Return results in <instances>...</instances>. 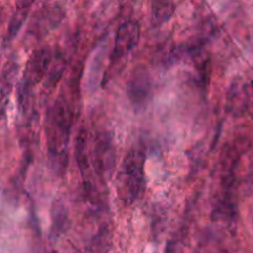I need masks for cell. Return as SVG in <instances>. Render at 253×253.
Listing matches in <instances>:
<instances>
[{
    "label": "cell",
    "mask_w": 253,
    "mask_h": 253,
    "mask_svg": "<svg viewBox=\"0 0 253 253\" xmlns=\"http://www.w3.org/2000/svg\"><path fill=\"white\" fill-rule=\"evenodd\" d=\"M71 125V109L63 99H58L48 111L47 143H48L49 155L52 156V158L57 160V163L62 166H63V163H61L62 158L66 160Z\"/></svg>",
    "instance_id": "cell-1"
},
{
    "label": "cell",
    "mask_w": 253,
    "mask_h": 253,
    "mask_svg": "<svg viewBox=\"0 0 253 253\" xmlns=\"http://www.w3.org/2000/svg\"><path fill=\"white\" fill-rule=\"evenodd\" d=\"M145 161L141 151L132 150L125 156L119 173L118 192L127 204L135 202L141 195L145 185Z\"/></svg>",
    "instance_id": "cell-2"
},
{
    "label": "cell",
    "mask_w": 253,
    "mask_h": 253,
    "mask_svg": "<svg viewBox=\"0 0 253 253\" xmlns=\"http://www.w3.org/2000/svg\"><path fill=\"white\" fill-rule=\"evenodd\" d=\"M52 63L53 54L49 48H40L32 52L24 71V78L20 83L19 101L22 108H25V101L30 95L31 88H34L35 84L39 83L44 76L48 74Z\"/></svg>",
    "instance_id": "cell-3"
},
{
    "label": "cell",
    "mask_w": 253,
    "mask_h": 253,
    "mask_svg": "<svg viewBox=\"0 0 253 253\" xmlns=\"http://www.w3.org/2000/svg\"><path fill=\"white\" fill-rule=\"evenodd\" d=\"M141 34V27L137 21L128 20L119 26L115 35V42H114L113 53L111 59L118 61L127 56L138 43Z\"/></svg>",
    "instance_id": "cell-4"
},
{
    "label": "cell",
    "mask_w": 253,
    "mask_h": 253,
    "mask_svg": "<svg viewBox=\"0 0 253 253\" xmlns=\"http://www.w3.org/2000/svg\"><path fill=\"white\" fill-rule=\"evenodd\" d=\"M127 94L132 104L142 106L151 96V78L146 68L138 67L127 84Z\"/></svg>",
    "instance_id": "cell-5"
},
{
    "label": "cell",
    "mask_w": 253,
    "mask_h": 253,
    "mask_svg": "<svg viewBox=\"0 0 253 253\" xmlns=\"http://www.w3.org/2000/svg\"><path fill=\"white\" fill-rule=\"evenodd\" d=\"M34 2L35 0H17L16 6H15L14 12L11 15V19H10L9 27H7L6 37H5L7 42H11L17 36L22 25L29 17L30 10H31Z\"/></svg>",
    "instance_id": "cell-6"
},
{
    "label": "cell",
    "mask_w": 253,
    "mask_h": 253,
    "mask_svg": "<svg viewBox=\"0 0 253 253\" xmlns=\"http://www.w3.org/2000/svg\"><path fill=\"white\" fill-rule=\"evenodd\" d=\"M151 16L155 26H161L172 19L175 12L174 0H150Z\"/></svg>",
    "instance_id": "cell-7"
},
{
    "label": "cell",
    "mask_w": 253,
    "mask_h": 253,
    "mask_svg": "<svg viewBox=\"0 0 253 253\" xmlns=\"http://www.w3.org/2000/svg\"><path fill=\"white\" fill-rule=\"evenodd\" d=\"M17 73V63L12 58H9V61L5 63L2 68V77H1V95L2 99H6L7 95L11 90L14 78Z\"/></svg>",
    "instance_id": "cell-8"
},
{
    "label": "cell",
    "mask_w": 253,
    "mask_h": 253,
    "mask_svg": "<svg viewBox=\"0 0 253 253\" xmlns=\"http://www.w3.org/2000/svg\"><path fill=\"white\" fill-rule=\"evenodd\" d=\"M245 94V103H246V109L253 119V81L246 84L244 88Z\"/></svg>",
    "instance_id": "cell-9"
},
{
    "label": "cell",
    "mask_w": 253,
    "mask_h": 253,
    "mask_svg": "<svg viewBox=\"0 0 253 253\" xmlns=\"http://www.w3.org/2000/svg\"><path fill=\"white\" fill-rule=\"evenodd\" d=\"M51 253H58V252H56V251H52Z\"/></svg>",
    "instance_id": "cell-10"
}]
</instances>
